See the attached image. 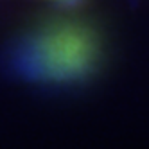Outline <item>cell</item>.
<instances>
[{"instance_id":"1","label":"cell","mask_w":149,"mask_h":149,"mask_svg":"<svg viewBox=\"0 0 149 149\" xmlns=\"http://www.w3.org/2000/svg\"><path fill=\"white\" fill-rule=\"evenodd\" d=\"M99 34L79 20L40 24L9 50L13 74L38 83H74L90 76L99 61Z\"/></svg>"},{"instance_id":"2","label":"cell","mask_w":149,"mask_h":149,"mask_svg":"<svg viewBox=\"0 0 149 149\" xmlns=\"http://www.w3.org/2000/svg\"><path fill=\"white\" fill-rule=\"evenodd\" d=\"M56 2H61V4H77L81 0H56Z\"/></svg>"}]
</instances>
